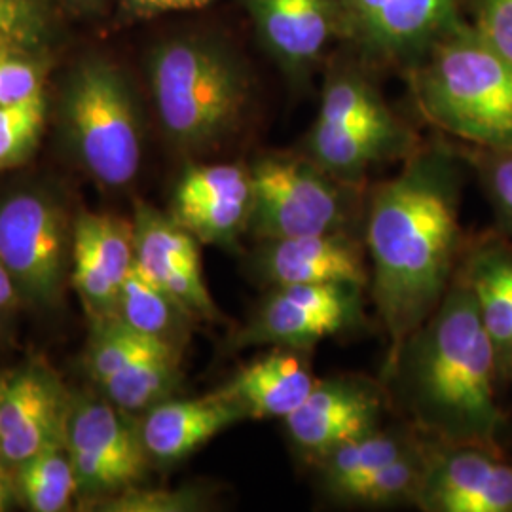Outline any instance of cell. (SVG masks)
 I'll list each match as a JSON object with an SVG mask.
<instances>
[{"label":"cell","mask_w":512,"mask_h":512,"mask_svg":"<svg viewBox=\"0 0 512 512\" xmlns=\"http://www.w3.org/2000/svg\"><path fill=\"white\" fill-rule=\"evenodd\" d=\"M243 420L249 418L241 404L217 389L198 399H167L152 406L139 433L148 458L173 465Z\"/></svg>","instance_id":"cell-18"},{"label":"cell","mask_w":512,"mask_h":512,"mask_svg":"<svg viewBox=\"0 0 512 512\" xmlns=\"http://www.w3.org/2000/svg\"><path fill=\"white\" fill-rule=\"evenodd\" d=\"M249 169L253 205L247 234L256 241L349 230L359 186L336 179L310 156L268 152Z\"/></svg>","instance_id":"cell-6"},{"label":"cell","mask_w":512,"mask_h":512,"mask_svg":"<svg viewBox=\"0 0 512 512\" xmlns=\"http://www.w3.org/2000/svg\"><path fill=\"white\" fill-rule=\"evenodd\" d=\"M133 232L137 266L196 321L215 323L220 311L203 279L200 241L147 203L137 205Z\"/></svg>","instance_id":"cell-14"},{"label":"cell","mask_w":512,"mask_h":512,"mask_svg":"<svg viewBox=\"0 0 512 512\" xmlns=\"http://www.w3.org/2000/svg\"><path fill=\"white\" fill-rule=\"evenodd\" d=\"M67 408L61 385L44 368L0 378V459L21 465L40 450L63 444Z\"/></svg>","instance_id":"cell-17"},{"label":"cell","mask_w":512,"mask_h":512,"mask_svg":"<svg viewBox=\"0 0 512 512\" xmlns=\"http://www.w3.org/2000/svg\"><path fill=\"white\" fill-rule=\"evenodd\" d=\"M421 114L458 143L512 147V59L459 19L410 67Z\"/></svg>","instance_id":"cell-4"},{"label":"cell","mask_w":512,"mask_h":512,"mask_svg":"<svg viewBox=\"0 0 512 512\" xmlns=\"http://www.w3.org/2000/svg\"><path fill=\"white\" fill-rule=\"evenodd\" d=\"M78 224L92 238L97 253L107 266L112 281L122 287L131 266L135 264V232L133 222L112 215H82Z\"/></svg>","instance_id":"cell-31"},{"label":"cell","mask_w":512,"mask_h":512,"mask_svg":"<svg viewBox=\"0 0 512 512\" xmlns=\"http://www.w3.org/2000/svg\"><path fill=\"white\" fill-rule=\"evenodd\" d=\"M118 321L183 349L196 319L135 262L120 287Z\"/></svg>","instance_id":"cell-22"},{"label":"cell","mask_w":512,"mask_h":512,"mask_svg":"<svg viewBox=\"0 0 512 512\" xmlns=\"http://www.w3.org/2000/svg\"><path fill=\"white\" fill-rule=\"evenodd\" d=\"M63 120L76 158L97 183H131L143 158L141 116L126 74L107 59L90 57L69 74Z\"/></svg>","instance_id":"cell-5"},{"label":"cell","mask_w":512,"mask_h":512,"mask_svg":"<svg viewBox=\"0 0 512 512\" xmlns=\"http://www.w3.org/2000/svg\"><path fill=\"white\" fill-rule=\"evenodd\" d=\"M511 238L490 232L467 241L459 262L482 325L494 342L499 368L507 384L512 363V243Z\"/></svg>","instance_id":"cell-20"},{"label":"cell","mask_w":512,"mask_h":512,"mask_svg":"<svg viewBox=\"0 0 512 512\" xmlns=\"http://www.w3.org/2000/svg\"><path fill=\"white\" fill-rule=\"evenodd\" d=\"M313 128L366 131L418 147L414 133L389 109L365 71L351 63L327 74Z\"/></svg>","instance_id":"cell-21"},{"label":"cell","mask_w":512,"mask_h":512,"mask_svg":"<svg viewBox=\"0 0 512 512\" xmlns=\"http://www.w3.org/2000/svg\"><path fill=\"white\" fill-rule=\"evenodd\" d=\"M82 2H95V0H82Z\"/></svg>","instance_id":"cell-40"},{"label":"cell","mask_w":512,"mask_h":512,"mask_svg":"<svg viewBox=\"0 0 512 512\" xmlns=\"http://www.w3.org/2000/svg\"><path fill=\"white\" fill-rule=\"evenodd\" d=\"M306 353L270 348L241 366L220 391L241 404L249 420H285L308 399L317 382Z\"/></svg>","instance_id":"cell-19"},{"label":"cell","mask_w":512,"mask_h":512,"mask_svg":"<svg viewBox=\"0 0 512 512\" xmlns=\"http://www.w3.org/2000/svg\"><path fill=\"white\" fill-rule=\"evenodd\" d=\"M256 37L293 80L308 78L336 38H344L336 0H239Z\"/></svg>","instance_id":"cell-16"},{"label":"cell","mask_w":512,"mask_h":512,"mask_svg":"<svg viewBox=\"0 0 512 512\" xmlns=\"http://www.w3.org/2000/svg\"><path fill=\"white\" fill-rule=\"evenodd\" d=\"M365 323V287L346 283L272 287L230 338V346L310 351L319 342L355 332Z\"/></svg>","instance_id":"cell-7"},{"label":"cell","mask_w":512,"mask_h":512,"mask_svg":"<svg viewBox=\"0 0 512 512\" xmlns=\"http://www.w3.org/2000/svg\"><path fill=\"white\" fill-rule=\"evenodd\" d=\"M42 31L44 12L38 0H0V50L33 44Z\"/></svg>","instance_id":"cell-33"},{"label":"cell","mask_w":512,"mask_h":512,"mask_svg":"<svg viewBox=\"0 0 512 512\" xmlns=\"http://www.w3.org/2000/svg\"><path fill=\"white\" fill-rule=\"evenodd\" d=\"M494 213L495 232L512 238V147L476 148L458 143Z\"/></svg>","instance_id":"cell-29"},{"label":"cell","mask_w":512,"mask_h":512,"mask_svg":"<svg viewBox=\"0 0 512 512\" xmlns=\"http://www.w3.org/2000/svg\"><path fill=\"white\" fill-rule=\"evenodd\" d=\"M116 404L84 397L69 404L63 444L71 458L78 490L103 494L128 490L147 471L148 454Z\"/></svg>","instance_id":"cell-9"},{"label":"cell","mask_w":512,"mask_h":512,"mask_svg":"<svg viewBox=\"0 0 512 512\" xmlns=\"http://www.w3.org/2000/svg\"><path fill=\"white\" fill-rule=\"evenodd\" d=\"M19 492L31 511L69 509L78 492V480L65 444L48 446L19 465Z\"/></svg>","instance_id":"cell-26"},{"label":"cell","mask_w":512,"mask_h":512,"mask_svg":"<svg viewBox=\"0 0 512 512\" xmlns=\"http://www.w3.org/2000/svg\"><path fill=\"white\" fill-rule=\"evenodd\" d=\"M469 23L512 59V0H469Z\"/></svg>","instance_id":"cell-35"},{"label":"cell","mask_w":512,"mask_h":512,"mask_svg":"<svg viewBox=\"0 0 512 512\" xmlns=\"http://www.w3.org/2000/svg\"><path fill=\"white\" fill-rule=\"evenodd\" d=\"M148 84L160 126L188 154L215 150L238 133L253 99V78L226 42L179 35L148 54Z\"/></svg>","instance_id":"cell-3"},{"label":"cell","mask_w":512,"mask_h":512,"mask_svg":"<svg viewBox=\"0 0 512 512\" xmlns=\"http://www.w3.org/2000/svg\"><path fill=\"white\" fill-rule=\"evenodd\" d=\"M44 122V93L18 105L0 107V169L23 162L33 152Z\"/></svg>","instance_id":"cell-30"},{"label":"cell","mask_w":512,"mask_h":512,"mask_svg":"<svg viewBox=\"0 0 512 512\" xmlns=\"http://www.w3.org/2000/svg\"><path fill=\"white\" fill-rule=\"evenodd\" d=\"M44 84L40 63L19 50H0V107L18 105L37 97Z\"/></svg>","instance_id":"cell-32"},{"label":"cell","mask_w":512,"mask_h":512,"mask_svg":"<svg viewBox=\"0 0 512 512\" xmlns=\"http://www.w3.org/2000/svg\"><path fill=\"white\" fill-rule=\"evenodd\" d=\"M385 391L361 376L317 380L308 399L285 418L287 433L308 458L325 456L336 446L357 439L384 420Z\"/></svg>","instance_id":"cell-13"},{"label":"cell","mask_w":512,"mask_h":512,"mask_svg":"<svg viewBox=\"0 0 512 512\" xmlns=\"http://www.w3.org/2000/svg\"><path fill=\"white\" fill-rule=\"evenodd\" d=\"M251 274L268 289L330 283L366 289L370 283L366 251L349 230L258 241Z\"/></svg>","instance_id":"cell-15"},{"label":"cell","mask_w":512,"mask_h":512,"mask_svg":"<svg viewBox=\"0 0 512 512\" xmlns=\"http://www.w3.org/2000/svg\"><path fill=\"white\" fill-rule=\"evenodd\" d=\"M251 169L243 164H194L184 169L171 217L203 245L236 249L249 232Z\"/></svg>","instance_id":"cell-12"},{"label":"cell","mask_w":512,"mask_h":512,"mask_svg":"<svg viewBox=\"0 0 512 512\" xmlns=\"http://www.w3.org/2000/svg\"><path fill=\"white\" fill-rule=\"evenodd\" d=\"M112 511L122 512H190L200 511L205 505L202 490H137L128 488L122 497L114 499Z\"/></svg>","instance_id":"cell-34"},{"label":"cell","mask_w":512,"mask_h":512,"mask_svg":"<svg viewBox=\"0 0 512 512\" xmlns=\"http://www.w3.org/2000/svg\"><path fill=\"white\" fill-rule=\"evenodd\" d=\"M385 378L429 440L507 452L511 421L499 395L505 380L459 268L439 308L404 342Z\"/></svg>","instance_id":"cell-2"},{"label":"cell","mask_w":512,"mask_h":512,"mask_svg":"<svg viewBox=\"0 0 512 512\" xmlns=\"http://www.w3.org/2000/svg\"><path fill=\"white\" fill-rule=\"evenodd\" d=\"M507 384L512 385V363L511 366H509V370H507Z\"/></svg>","instance_id":"cell-39"},{"label":"cell","mask_w":512,"mask_h":512,"mask_svg":"<svg viewBox=\"0 0 512 512\" xmlns=\"http://www.w3.org/2000/svg\"><path fill=\"white\" fill-rule=\"evenodd\" d=\"M431 444V440H429ZM429 461V446L421 442L414 450L384 467L342 484L329 495L336 501L363 507H387L416 503Z\"/></svg>","instance_id":"cell-24"},{"label":"cell","mask_w":512,"mask_h":512,"mask_svg":"<svg viewBox=\"0 0 512 512\" xmlns=\"http://www.w3.org/2000/svg\"><path fill=\"white\" fill-rule=\"evenodd\" d=\"M414 505L425 512H512V461L494 448L431 440Z\"/></svg>","instance_id":"cell-11"},{"label":"cell","mask_w":512,"mask_h":512,"mask_svg":"<svg viewBox=\"0 0 512 512\" xmlns=\"http://www.w3.org/2000/svg\"><path fill=\"white\" fill-rule=\"evenodd\" d=\"M8 505H10V482L0 467V509L6 511Z\"/></svg>","instance_id":"cell-38"},{"label":"cell","mask_w":512,"mask_h":512,"mask_svg":"<svg viewBox=\"0 0 512 512\" xmlns=\"http://www.w3.org/2000/svg\"><path fill=\"white\" fill-rule=\"evenodd\" d=\"M18 296V289L14 279L8 274V270L4 268V264L0 262V310L8 308Z\"/></svg>","instance_id":"cell-37"},{"label":"cell","mask_w":512,"mask_h":512,"mask_svg":"<svg viewBox=\"0 0 512 512\" xmlns=\"http://www.w3.org/2000/svg\"><path fill=\"white\" fill-rule=\"evenodd\" d=\"M467 171L458 145L416 147L370 198L368 287L389 342L385 368L439 308L456 277L467 245L461 232Z\"/></svg>","instance_id":"cell-1"},{"label":"cell","mask_w":512,"mask_h":512,"mask_svg":"<svg viewBox=\"0 0 512 512\" xmlns=\"http://www.w3.org/2000/svg\"><path fill=\"white\" fill-rule=\"evenodd\" d=\"M183 351H169L126 366L99 382L109 401L124 412H143L173 399L181 384Z\"/></svg>","instance_id":"cell-25"},{"label":"cell","mask_w":512,"mask_h":512,"mask_svg":"<svg viewBox=\"0 0 512 512\" xmlns=\"http://www.w3.org/2000/svg\"><path fill=\"white\" fill-rule=\"evenodd\" d=\"M73 262L74 287L95 325L116 321L120 287L112 281L92 238L78 222L74 228Z\"/></svg>","instance_id":"cell-28"},{"label":"cell","mask_w":512,"mask_h":512,"mask_svg":"<svg viewBox=\"0 0 512 512\" xmlns=\"http://www.w3.org/2000/svg\"><path fill=\"white\" fill-rule=\"evenodd\" d=\"M344 38L380 63L412 67L461 16L465 0H336Z\"/></svg>","instance_id":"cell-10"},{"label":"cell","mask_w":512,"mask_h":512,"mask_svg":"<svg viewBox=\"0 0 512 512\" xmlns=\"http://www.w3.org/2000/svg\"><path fill=\"white\" fill-rule=\"evenodd\" d=\"M169 351H183L165 340L129 329L122 321L97 325V334L90 346V372L95 382H103L126 366L145 361Z\"/></svg>","instance_id":"cell-27"},{"label":"cell","mask_w":512,"mask_h":512,"mask_svg":"<svg viewBox=\"0 0 512 512\" xmlns=\"http://www.w3.org/2000/svg\"><path fill=\"white\" fill-rule=\"evenodd\" d=\"M420 440L408 429L389 427L372 429L357 439L348 440L325 456L315 459L325 492L368 475L387 463L401 458L420 446Z\"/></svg>","instance_id":"cell-23"},{"label":"cell","mask_w":512,"mask_h":512,"mask_svg":"<svg viewBox=\"0 0 512 512\" xmlns=\"http://www.w3.org/2000/svg\"><path fill=\"white\" fill-rule=\"evenodd\" d=\"M67 224L57 203L23 190L0 203V262L18 293L54 304L67 268Z\"/></svg>","instance_id":"cell-8"},{"label":"cell","mask_w":512,"mask_h":512,"mask_svg":"<svg viewBox=\"0 0 512 512\" xmlns=\"http://www.w3.org/2000/svg\"><path fill=\"white\" fill-rule=\"evenodd\" d=\"M217 0H122L126 12L133 18H156L169 12H183L209 6Z\"/></svg>","instance_id":"cell-36"}]
</instances>
